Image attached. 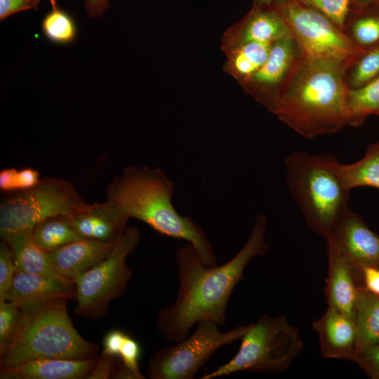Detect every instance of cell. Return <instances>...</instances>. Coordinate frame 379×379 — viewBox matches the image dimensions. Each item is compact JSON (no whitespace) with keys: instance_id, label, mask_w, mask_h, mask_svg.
Wrapping results in <instances>:
<instances>
[{"instance_id":"1","label":"cell","mask_w":379,"mask_h":379,"mask_svg":"<svg viewBox=\"0 0 379 379\" xmlns=\"http://www.w3.org/2000/svg\"><path fill=\"white\" fill-rule=\"evenodd\" d=\"M267 226L266 217L258 214L245 244L221 265L206 266L189 243L178 248L175 254L179 280L177 296L173 304L161 310L157 319V330L164 340L173 343L182 340L202 320H212L219 326L225 324L229 300L244 279L248 262L268 253Z\"/></svg>"},{"instance_id":"2","label":"cell","mask_w":379,"mask_h":379,"mask_svg":"<svg viewBox=\"0 0 379 379\" xmlns=\"http://www.w3.org/2000/svg\"><path fill=\"white\" fill-rule=\"evenodd\" d=\"M349 66L341 60L302 54L284 83L272 113L306 139L340 131L349 125Z\"/></svg>"},{"instance_id":"3","label":"cell","mask_w":379,"mask_h":379,"mask_svg":"<svg viewBox=\"0 0 379 379\" xmlns=\"http://www.w3.org/2000/svg\"><path fill=\"white\" fill-rule=\"evenodd\" d=\"M174 185L159 168L127 166L106 189L107 200L129 218L144 222L159 233L190 244L207 267L218 265L212 244L192 218L173 205Z\"/></svg>"},{"instance_id":"4","label":"cell","mask_w":379,"mask_h":379,"mask_svg":"<svg viewBox=\"0 0 379 379\" xmlns=\"http://www.w3.org/2000/svg\"><path fill=\"white\" fill-rule=\"evenodd\" d=\"M67 300L56 298L20 308L17 328L0 354L1 367L39 358L93 357L98 347L74 328L67 312Z\"/></svg>"},{"instance_id":"5","label":"cell","mask_w":379,"mask_h":379,"mask_svg":"<svg viewBox=\"0 0 379 379\" xmlns=\"http://www.w3.org/2000/svg\"><path fill=\"white\" fill-rule=\"evenodd\" d=\"M290 194L309 227L326 239L349 209L350 190L330 154L295 150L284 161Z\"/></svg>"},{"instance_id":"6","label":"cell","mask_w":379,"mask_h":379,"mask_svg":"<svg viewBox=\"0 0 379 379\" xmlns=\"http://www.w3.org/2000/svg\"><path fill=\"white\" fill-rule=\"evenodd\" d=\"M241 340L240 347L233 358L201 378L213 379L241 371L283 372L290 367L304 346L299 329L283 315H261L255 323L250 324Z\"/></svg>"},{"instance_id":"7","label":"cell","mask_w":379,"mask_h":379,"mask_svg":"<svg viewBox=\"0 0 379 379\" xmlns=\"http://www.w3.org/2000/svg\"><path fill=\"white\" fill-rule=\"evenodd\" d=\"M10 193L0 204L2 239L32 232L47 218L72 215L91 205L70 182L62 178H46L32 188Z\"/></svg>"},{"instance_id":"8","label":"cell","mask_w":379,"mask_h":379,"mask_svg":"<svg viewBox=\"0 0 379 379\" xmlns=\"http://www.w3.org/2000/svg\"><path fill=\"white\" fill-rule=\"evenodd\" d=\"M249 326L221 332L215 321L202 320L190 335L154 354L147 375L152 379H193L218 349L241 339Z\"/></svg>"},{"instance_id":"9","label":"cell","mask_w":379,"mask_h":379,"mask_svg":"<svg viewBox=\"0 0 379 379\" xmlns=\"http://www.w3.org/2000/svg\"><path fill=\"white\" fill-rule=\"evenodd\" d=\"M272 7L286 23L303 55L353 63L364 51L327 16L293 0H275Z\"/></svg>"},{"instance_id":"10","label":"cell","mask_w":379,"mask_h":379,"mask_svg":"<svg viewBox=\"0 0 379 379\" xmlns=\"http://www.w3.org/2000/svg\"><path fill=\"white\" fill-rule=\"evenodd\" d=\"M140 239L138 227H126L108 256L74 280L77 301L75 312L81 315L98 314L126 291L132 276L126 258L136 248Z\"/></svg>"},{"instance_id":"11","label":"cell","mask_w":379,"mask_h":379,"mask_svg":"<svg viewBox=\"0 0 379 379\" xmlns=\"http://www.w3.org/2000/svg\"><path fill=\"white\" fill-rule=\"evenodd\" d=\"M302 55L291 35L280 39L272 44L260 68L240 85L272 113L284 83Z\"/></svg>"},{"instance_id":"12","label":"cell","mask_w":379,"mask_h":379,"mask_svg":"<svg viewBox=\"0 0 379 379\" xmlns=\"http://www.w3.org/2000/svg\"><path fill=\"white\" fill-rule=\"evenodd\" d=\"M331 241L359 272L379 268V236L350 208L325 241Z\"/></svg>"},{"instance_id":"13","label":"cell","mask_w":379,"mask_h":379,"mask_svg":"<svg viewBox=\"0 0 379 379\" xmlns=\"http://www.w3.org/2000/svg\"><path fill=\"white\" fill-rule=\"evenodd\" d=\"M289 35L286 23L271 5H252L244 18L224 33L221 48L225 53L245 43H273Z\"/></svg>"},{"instance_id":"14","label":"cell","mask_w":379,"mask_h":379,"mask_svg":"<svg viewBox=\"0 0 379 379\" xmlns=\"http://www.w3.org/2000/svg\"><path fill=\"white\" fill-rule=\"evenodd\" d=\"M328 274L324 295L328 307L354 319L359 286H363L362 273L358 271L330 241L326 240Z\"/></svg>"},{"instance_id":"15","label":"cell","mask_w":379,"mask_h":379,"mask_svg":"<svg viewBox=\"0 0 379 379\" xmlns=\"http://www.w3.org/2000/svg\"><path fill=\"white\" fill-rule=\"evenodd\" d=\"M317 333L321 354L326 359L356 361L357 333L354 321L340 311L328 307L312 324Z\"/></svg>"},{"instance_id":"16","label":"cell","mask_w":379,"mask_h":379,"mask_svg":"<svg viewBox=\"0 0 379 379\" xmlns=\"http://www.w3.org/2000/svg\"><path fill=\"white\" fill-rule=\"evenodd\" d=\"M114 243L82 238L46 252L57 273L74 284L77 277L105 259Z\"/></svg>"},{"instance_id":"17","label":"cell","mask_w":379,"mask_h":379,"mask_svg":"<svg viewBox=\"0 0 379 379\" xmlns=\"http://www.w3.org/2000/svg\"><path fill=\"white\" fill-rule=\"evenodd\" d=\"M74 230L83 238L115 242L127 227L130 219L119 208L106 200L95 203L83 211L66 215Z\"/></svg>"},{"instance_id":"18","label":"cell","mask_w":379,"mask_h":379,"mask_svg":"<svg viewBox=\"0 0 379 379\" xmlns=\"http://www.w3.org/2000/svg\"><path fill=\"white\" fill-rule=\"evenodd\" d=\"M96 358L69 359L39 358L20 364L1 367V379H81L86 378Z\"/></svg>"},{"instance_id":"19","label":"cell","mask_w":379,"mask_h":379,"mask_svg":"<svg viewBox=\"0 0 379 379\" xmlns=\"http://www.w3.org/2000/svg\"><path fill=\"white\" fill-rule=\"evenodd\" d=\"M72 297V286L47 276L17 270L6 300L21 308L53 299Z\"/></svg>"},{"instance_id":"20","label":"cell","mask_w":379,"mask_h":379,"mask_svg":"<svg viewBox=\"0 0 379 379\" xmlns=\"http://www.w3.org/2000/svg\"><path fill=\"white\" fill-rule=\"evenodd\" d=\"M2 239L8 244L13 253L17 270L47 276L67 286H72L73 283L60 276L55 270L47 252L34 242L32 232Z\"/></svg>"},{"instance_id":"21","label":"cell","mask_w":379,"mask_h":379,"mask_svg":"<svg viewBox=\"0 0 379 379\" xmlns=\"http://www.w3.org/2000/svg\"><path fill=\"white\" fill-rule=\"evenodd\" d=\"M273 43L248 42L230 49L223 70L241 84L264 64Z\"/></svg>"},{"instance_id":"22","label":"cell","mask_w":379,"mask_h":379,"mask_svg":"<svg viewBox=\"0 0 379 379\" xmlns=\"http://www.w3.org/2000/svg\"><path fill=\"white\" fill-rule=\"evenodd\" d=\"M354 324L358 352L379 342V295L361 286L358 289Z\"/></svg>"},{"instance_id":"23","label":"cell","mask_w":379,"mask_h":379,"mask_svg":"<svg viewBox=\"0 0 379 379\" xmlns=\"http://www.w3.org/2000/svg\"><path fill=\"white\" fill-rule=\"evenodd\" d=\"M343 31L363 51L379 45V5L349 8Z\"/></svg>"},{"instance_id":"24","label":"cell","mask_w":379,"mask_h":379,"mask_svg":"<svg viewBox=\"0 0 379 379\" xmlns=\"http://www.w3.org/2000/svg\"><path fill=\"white\" fill-rule=\"evenodd\" d=\"M340 174L350 191L359 187L379 190V142L369 145L364 156L357 161L340 164Z\"/></svg>"},{"instance_id":"25","label":"cell","mask_w":379,"mask_h":379,"mask_svg":"<svg viewBox=\"0 0 379 379\" xmlns=\"http://www.w3.org/2000/svg\"><path fill=\"white\" fill-rule=\"evenodd\" d=\"M32 236L34 242L45 251L57 249L83 238L72 227L66 215L43 220L34 227Z\"/></svg>"},{"instance_id":"26","label":"cell","mask_w":379,"mask_h":379,"mask_svg":"<svg viewBox=\"0 0 379 379\" xmlns=\"http://www.w3.org/2000/svg\"><path fill=\"white\" fill-rule=\"evenodd\" d=\"M51 11L42 19L41 29L50 42L58 46L73 44L78 36V27L72 15L60 8L56 0H49Z\"/></svg>"},{"instance_id":"27","label":"cell","mask_w":379,"mask_h":379,"mask_svg":"<svg viewBox=\"0 0 379 379\" xmlns=\"http://www.w3.org/2000/svg\"><path fill=\"white\" fill-rule=\"evenodd\" d=\"M349 126H359L371 114L379 115V74L347 97Z\"/></svg>"},{"instance_id":"28","label":"cell","mask_w":379,"mask_h":379,"mask_svg":"<svg viewBox=\"0 0 379 379\" xmlns=\"http://www.w3.org/2000/svg\"><path fill=\"white\" fill-rule=\"evenodd\" d=\"M379 74V45L369 48L347 68L346 82L350 90L365 85Z\"/></svg>"},{"instance_id":"29","label":"cell","mask_w":379,"mask_h":379,"mask_svg":"<svg viewBox=\"0 0 379 379\" xmlns=\"http://www.w3.org/2000/svg\"><path fill=\"white\" fill-rule=\"evenodd\" d=\"M327 16L342 30L349 11L348 0H293Z\"/></svg>"},{"instance_id":"30","label":"cell","mask_w":379,"mask_h":379,"mask_svg":"<svg viewBox=\"0 0 379 379\" xmlns=\"http://www.w3.org/2000/svg\"><path fill=\"white\" fill-rule=\"evenodd\" d=\"M20 309L7 300L0 302V354L12 338L19 322Z\"/></svg>"},{"instance_id":"31","label":"cell","mask_w":379,"mask_h":379,"mask_svg":"<svg viewBox=\"0 0 379 379\" xmlns=\"http://www.w3.org/2000/svg\"><path fill=\"white\" fill-rule=\"evenodd\" d=\"M16 271L13 253L8 244L3 240L0 244V302L6 300Z\"/></svg>"},{"instance_id":"32","label":"cell","mask_w":379,"mask_h":379,"mask_svg":"<svg viewBox=\"0 0 379 379\" xmlns=\"http://www.w3.org/2000/svg\"><path fill=\"white\" fill-rule=\"evenodd\" d=\"M140 355V347L138 343L133 338L126 335L121 349L119 357L123 364L129 369L137 378L144 379L145 377L140 373L139 368V358Z\"/></svg>"},{"instance_id":"33","label":"cell","mask_w":379,"mask_h":379,"mask_svg":"<svg viewBox=\"0 0 379 379\" xmlns=\"http://www.w3.org/2000/svg\"><path fill=\"white\" fill-rule=\"evenodd\" d=\"M355 362L369 377L379 379V342L361 350Z\"/></svg>"},{"instance_id":"34","label":"cell","mask_w":379,"mask_h":379,"mask_svg":"<svg viewBox=\"0 0 379 379\" xmlns=\"http://www.w3.org/2000/svg\"><path fill=\"white\" fill-rule=\"evenodd\" d=\"M41 0H0V20L27 10H37Z\"/></svg>"},{"instance_id":"35","label":"cell","mask_w":379,"mask_h":379,"mask_svg":"<svg viewBox=\"0 0 379 379\" xmlns=\"http://www.w3.org/2000/svg\"><path fill=\"white\" fill-rule=\"evenodd\" d=\"M115 357L102 352L97 358L95 364L86 377L87 379H107L111 377L112 371L114 364Z\"/></svg>"},{"instance_id":"36","label":"cell","mask_w":379,"mask_h":379,"mask_svg":"<svg viewBox=\"0 0 379 379\" xmlns=\"http://www.w3.org/2000/svg\"><path fill=\"white\" fill-rule=\"evenodd\" d=\"M126 335V334L119 330L109 332L103 341L102 352L115 357L119 356Z\"/></svg>"},{"instance_id":"37","label":"cell","mask_w":379,"mask_h":379,"mask_svg":"<svg viewBox=\"0 0 379 379\" xmlns=\"http://www.w3.org/2000/svg\"><path fill=\"white\" fill-rule=\"evenodd\" d=\"M40 180L39 172L34 168H26L17 171L15 192L32 188L36 185Z\"/></svg>"},{"instance_id":"38","label":"cell","mask_w":379,"mask_h":379,"mask_svg":"<svg viewBox=\"0 0 379 379\" xmlns=\"http://www.w3.org/2000/svg\"><path fill=\"white\" fill-rule=\"evenodd\" d=\"M364 286L370 292L379 295V268L366 267L362 270Z\"/></svg>"},{"instance_id":"39","label":"cell","mask_w":379,"mask_h":379,"mask_svg":"<svg viewBox=\"0 0 379 379\" xmlns=\"http://www.w3.org/2000/svg\"><path fill=\"white\" fill-rule=\"evenodd\" d=\"M17 169L4 168L0 171V189L6 192H15V176Z\"/></svg>"},{"instance_id":"40","label":"cell","mask_w":379,"mask_h":379,"mask_svg":"<svg viewBox=\"0 0 379 379\" xmlns=\"http://www.w3.org/2000/svg\"><path fill=\"white\" fill-rule=\"evenodd\" d=\"M85 8L91 18H100L109 8V0H84Z\"/></svg>"},{"instance_id":"41","label":"cell","mask_w":379,"mask_h":379,"mask_svg":"<svg viewBox=\"0 0 379 379\" xmlns=\"http://www.w3.org/2000/svg\"><path fill=\"white\" fill-rule=\"evenodd\" d=\"M349 8L379 5V0H348Z\"/></svg>"},{"instance_id":"42","label":"cell","mask_w":379,"mask_h":379,"mask_svg":"<svg viewBox=\"0 0 379 379\" xmlns=\"http://www.w3.org/2000/svg\"><path fill=\"white\" fill-rule=\"evenodd\" d=\"M275 0H253V5H271Z\"/></svg>"},{"instance_id":"43","label":"cell","mask_w":379,"mask_h":379,"mask_svg":"<svg viewBox=\"0 0 379 379\" xmlns=\"http://www.w3.org/2000/svg\"><path fill=\"white\" fill-rule=\"evenodd\" d=\"M379 116V115H378Z\"/></svg>"}]
</instances>
